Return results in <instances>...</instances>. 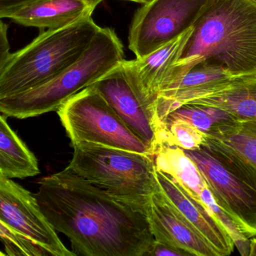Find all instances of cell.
<instances>
[{
    "label": "cell",
    "mask_w": 256,
    "mask_h": 256,
    "mask_svg": "<svg viewBox=\"0 0 256 256\" xmlns=\"http://www.w3.org/2000/svg\"><path fill=\"white\" fill-rule=\"evenodd\" d=\"M38 184L34 197L40 210L76 255L148 256L155 240L146 207L118 199L66 168Z\"/></svg>",
    "instance_id": "1"
},
{
    "label": "cell",
    "mask_w": 256,
    "mask_h": 256,
    "mask_svg": "<svg viewBox=\"0 0 256 256\" xmlns=\"http://www.w3.org/2000/svg\"><path fill=\"white\" fill-rule=\"evenodd\" d=\"M192 27L184 51L174 63L167 90L206 60L220 63L236 78L256 75L255 3L204 0Z\"/></svg>",
    "instance_id": "2"
},
{
    "label": "cell",
    "mask_w": 256,
    "mask_h": 256,
    "mask_svg": "<svg viewBox=\"0 0 256 256\" xmlns=\"http://www.w3.org/2000/svg\"><path fill=\"white\" fill-rule=\"evenodd\" d=\"M124 60V47L116 32L100 27L76 62L44 84L0 99V113L6 117L26 119L57 111Z\"/></svg>",
    "instance_id": "3"
},
{
    "label": "cell",
    "mask_w": 256,
    "mask_h": 256,
    "mask_svg": "<svg viewBox=\"0 0 256 256\" xmlns=\"http://www.w3.org/2000/svg\"><path fill=\"white\" fill-rule=\"evenodd\" d=\"M100 28L90 16L60 28L40 30L28 45L9 56L0 72V99L56 76L82 56Z\"/></svg>",
    "instance_id": "4"
},
{
    "label": "cell",
    "mask_w": 256,
    "mask_h": 256,
    "mask_svg": "<svg viewBox=\"0 0 256 256\" xmlns=\"http://www.w3.org/2000/svg\"><path fill=\"white\" fill-rule=\"evenodd\" d=\"M198 168L216 204L248 238L256 237V165L240 152L206 136L200 148L184 150Z\"/></svg>",
    "instance_id": "5"
},
{
    "label": "cell",
    "mask_w": 256,
    "mask_h": 256,
    "mask_svg": "<svg viewBox=\"0 0 256 256\" xmlns=\"http://www.w3.org/2000/svg\"><path fill=\"white\" fill-rule=\"evenodd\" d=\"M66 168L118 199L146 207L159 183L154 156L94 143L73 144Z\"/></svg>",
    "instance_id": "6"
},
{
    "label": "cell",
    "mask_w": 256,
    "mask_h": 256,
    "mask_svg": "<svg viewBox=\"0 0 256 256\" xmlns=\"http://www.w3.org/2000/svg\"><path fill=\"white\" fill-rule=\"evenodd\" d=\"M57 113L72 145L94 143L152 154L149 147L130 130L108 101L92 85L70 98Z\"/></svg>",
    "instance_id": "7"
},
{
    "label": "cell",
    "mask_w": 256,
    "mask_h": 256,
    "mask_svg": "<svg viewBox=\"0 0 256 256\" xmlns=\"http://www.w3.org/2000/svg\"><path fill=\"white\" fill-rule=\"evenodd\" d=\"M204 0H152L136 11L129 48L136 58L159 49L192 27Z\"/></svg>",
    "instance_id": "8"
},
{
    "label": "cell",
    "mask_w": 256,
    "mask_h": 256,
    "mask_svg": "<svg viewBox=\"0 0 256 256\" xmlns=\"http://www.w3.org/2000/svg\"><path fill=\"white\" fill-rule=\"evenodd\" d=\"M0 221L42 248L48 256H74L40 210L34 195L0 174Z\"/></svg>",
    "instance_id": "9"
},
{
    "label": "cell",
    "mask_w": 256,
    "mask_h": 256,
    "mask_svg": "<svg viewBox=\"0 0 256 256\" xmlns=\"http://www.w3.org/2000/svg\"><path fill=\"white\" fill-rule=\"evenodd\" d=\"M92 86L108 101L130 130L154 154L160 144L162 124L128 79L122 63Z\"/></svg>",
    "instance_id": "10"
},
{
    "label": "cell",
    "mask_w": 256,
    "mask_h": 256,
    "mask_svg": "<svg viewBox=\"0 0 256 256\" xmlns=\"http://www.w3.org/2000/svg\"><path fill=\"white\" fill-rule=\"evenodd\" d=\"M192 30L190 27L146 57L122 62L128 79L155 114L156 102L170 86L174 63L182 57Z\"/></svg>",
    "instance_id": "11"
},
{
    "label": "cell",
    "mask_w": 256,
    "mask_h": 256,
    "mask_svg": "<svg viewBox=\"0 0 256 256\" xmlns=\"http://www.w3.org/2000/svg\"><path fill=\"white\" fill-rule=\"evenodd\" d=\"M146 213L156 241L174 246L190 255L219 256L172 204L160 186L146 204Z\"/></svg>",
    "instance_id": "12"
},
{
    "label": "cell",
    "mask_w": 256,
    "mask_h": 256,
    "mask_svg": "<svg viewBox=\"0 0 256 256\" xmlns=\"http://www.w3.org/2000/svg\"><path fill=\"white\" fill-rule=\"evenodd\" d=\"M236 78L224 66L212 60L196 65L160 96L156 103L158 120L162 125L167 114L178 107L222 91Z\"/></svg>",
    "instance_id": "13"
},
{
    "label": "cell",
    "mask_w": 256,
    "mask_h": 256,
    "mask_svg": "<svg viewBox=\"0 0 256 256\" xmlns=\"http://www.w3.org/2000/svg\"><path fill=\"white\" fill-rule=\"evenodd\" d=\"M155 174L166 196L218 255H230L234 249V242L212 210L165 173L156 169Z\"/></svg>",
    "instance_id": "14"
},
{
    "label": "cell",
    "mask_w": 256,
    "mask_h": 256,
    "mask_svg": "<svg viewBox=\"0 0 256 256\" xmlns=\"http://www.w3.org/2000/svg\"><path fill=\"white\" fill-rule=\"evenodd\" d=\"M86 0H38L12 14L9 18L24 27L40 30L60 28L92 15Z\"/></svg>",
    "instance_id": "15"
},
{
    "label": "cell",
    "mask_w": 256,
    "mask_h": 256,
    "mask_svg": "<svg viewBox=\"0 0 256 256\" xmlns=\"http://www.w3.org/2000/svg\"><path fill=\"white\" fill-rule=\"evenodd\" d=\"M190 103L218 107L240 122L256 120V75L236 78L222 91Z\"/></svg>",
    "instance_id": "16"
},
{
    "label": "cell",
    "mask_w": 256,
    "mask_h": 256,
    "mask_svg": "<svg viewBox=\"0 0 256 256\" xmlns=\"http://www.w3.org/2000/svg\"><path fill=\"white\" fill-rule=\"evenodd\" d=\"M39 173L37 158L0 113V174L9 178L24 179Z\"/></svg>",
    "instance_id": "17"
},
{
    "label": "cell",
    "mask_w": 256,
    "mask_h": 256,
    "mask_svg": "<svg viewBox=\"0 0 256 256\" xmlns=\"http://www.w3.org/2000/svg\"><path fill=\"white\" fill-rule=\"evenodd\" d=\"M174 119L189 122L208 137L225 135L239 122L230 113L218 107L195 103L180 105L168 113L162 123Z\"/></svg>",
    "instance_id": "18"
},
{
    "label": "cell",
    "mask_w": 256,
    "mask_h": 256,
    "mask_svg": "<svg viewBox=\"0 0 256 256\" xmlns=\"http://www.w3.org/2000/svg\"><path fill=\"white\" fill-rule=\"evenodd\" d=\"M206 141V135L189 122L174 119L165 120L162 123L160 146L165 144L184 150H192L200 148Z\"/></svg>",
    "instance_id": "19"
},
{
    "label": "cell",
    "mask_w": 256,
    "mask_h": 256,
    "mask_svg": "<svg viewBox=\"0 0 256 256\" xmlns=\"http://www.w3.org/2000/svg\"><path fill=\"white\" fill-rule=\"evenodd\" d=\"M210 138H216L240 152L256 165V120L239 121L225 135Z\"/></svg>",
    "instance_id": "20"
},
{
    "label": "cell",
    "mask_w": 256,
    "mask_h": 256,
    "mask_svg": "<svg viewBox=\"0 0 256 256\" xmlns=\"http://www.w3.org/2000/svg\"><path fill=\"white\" fill-rule=\"evenodd\" d=\"M200 201L212 210L216 219L228 231L234 242V246L238 248L240 253L244 256L249 255L250 239L245 235L242 228L232 218V216L216 204L208 186L202 192L200 195Z\"/></svg>",
    "instance_id": "21"
},
{
    "label": "cell",
    "mask_w": 256,
    "mask_h": 256,
    "mask_svg": "<svg viewBox=\"0 0 256 256\" xmlns=\"http://www.w3.org/2000/svg\"><path fill=\"white\" fill-rule=\"evenodd\" d=\"M0 241L4 244L6 253L8 255L48 256L42 248L12 231L1 221Z\"/></svg>",
    "instance_id": "22"
},
{
    "label": "cell",
    "mask_w": 256,
    "mask_h": 256,
    "mask_svg": "<svg viewBox=\"0 0 256 256\" xmlns=\"http://www.w3.org/2000/svg\"><path fill=\"white\" fill-rule=\"evenodd\" d=\"M38 0H0V20L9 18L12 14Z\"/></svg>",
    "instance_id": "23"
},
{
    "label": "cell",
    "mask_w": 256,
    "mask_h": 256,
    "mask_svg": "<svg viewBox=\"0 0 256 256\" xmlns=\"http://www.w3.org/2000/svg\"><path fill=\"white\" fill-rule=\"evenodd\" d=\"M8 30V26L0 20V72L10 54Z\"/></svg>",
    "instance_id": "24"
},
{
    "label": "cell",
    "mask_w": 256,
    "mask_h": 256,
    "mask_svg": "<svg viewBox=\"0 0 256 256\" xmlns=\"http://www.w3.org/2000/svg\"><path fill=\"white\" fill-rule=\"evenodd\" d=\"M148 255L188 256L190 255L188 252L177 249L174 246H170V245L166 244V243H160V242L155 240Z\"/></svg>",
    "instance_id": "25"
},
{
    "label": "cell",
    "mask_w": 256,
    "mask_h": 256,
    "mask_svg": "<svg viewBox=\"0 0 256 256\" xmlns=\"http://www.w3.org/2000/svg\"><path fill=\"white\" fill-rule=\"evenodd\" d=\"M256 255V237L250 240L249 256Z\"/></svg>",
    "instance_id": "26"
},
{
    "label": "cell",
    "mask_w": 256,
    "mask_h": 256,
    "mask_svg": "<svg viewBox=\"0 0 256 256\" xmlns=\"http://www.w3.org/2000/svg\"><path fill=\"white\" fill-rule=\"evenodd\" d=\"M86 1L87 3H88V5L94 10V9H96L100 3H102L104 0H86Z\"/></svg>",
    "instance_id": "27"
},
{
    "label": "cell",
    "mask_w": 256,
    "mask_h": 256,
    "mask_svg": "<svg viewBox=\"0 0 256 256\" xmlns=\"http://www.w3.org/2000/svg\"><path fill=\"white\" fill-rule=\"evenodd\" d=\"M127 1L134 2V3H140V4H146L150 3L152 0H127Z\"/></svg>",
    "instance_id": "28"
},
{
    "label": "cell",
    "mask_w": 256,
    "mask_h": 256,
    "mask_svg": "<svg viewBox=\"0 0 256 256\" xmlns=\"http://www.w3.org/2000/svg\"><path fill=\"white\" fill-rule=\"evenodd\" d=\"M6 255V253H4V252H1V251H0V256H4Z\"/></svg>",
    "instance_id": "29"
},
{
    "label": "cell",
    "mask_w": 256,
    "mask_h": 256,
    "mask_svg": "<svg viewBox=\"0 0 256 256\" xmlns=\"http://www.w3.org/2000/svg\"><path fill=\"white\" fill-rule=\"evenodd\" d=\"M251 2H252V3H255L256 5V0H250Z\"/></svg>",
    "instance_id": "30"
}]
</instances>
